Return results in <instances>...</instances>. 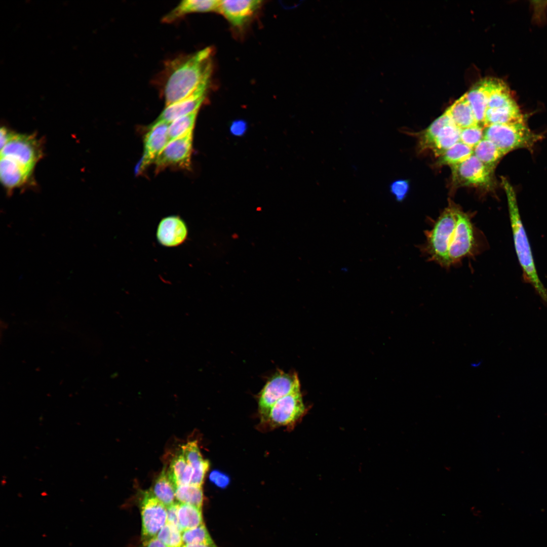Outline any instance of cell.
I'll list each match as a JSON object with an SVG mask.
<instances>
[{"label": "cell", "instance_id": "5", "mask_svg": "<svg viewBox=\"0 0 547 547\" xmlns=\"http://www.w3.org/2000/svg\"><path fill=\"white\" fill-rule=\"evenodd\" d=\"M300 390V381L296 373L279 371L274 374L259 394L258 410L261 420L267 421L271 408L279 399Z\"/></svg>", "mask_w": 547, "mask_h": 547}, {"label": "cell", "instance_id": "7", "mask_svg": "<svg viewBox=\"0 0 547 547\" xmlns=\"http://www.w3.org/2000/svg\"><path fill=\"white\" fill-rule=\"evenodd\" d=\"M142 521L141 541L157 536L167 522V508L153 494L151 490L142 494L140 502Z\"/></svg>", "mask_w": 547, "mask_h": 547}, {"label": "cell", "instance_id": "6", "mask_svg": "<svg viewBox=\"0 0 547 547\" xmlns=\"http://www.w3.org/2000/svg\"><path fill=\"white\" fill-rule=\"evenodd\" d=\"M41 155L36 138L27 135L14 134L1 149V157L9 159L31 172Z\"/></svg>", "mask_w": 547, "mask_h": 547}, {"label": "cell", "instance_id": "38", "mask_svg": "<svg viewBox=\"0 0 547 547\" xmlns=\"http://www.w3.org/2000/svg\"><path fill=\"white\" fill-rule=\"evenodd\" d=\"M140 547H169L160 541L157 537L146 541L142 542Z\"/></svg>", "mask_w": 547, "mask_h": 547}, {"label": "cell", "instance_id": "1", "mask_svg": "<svg viewBox=\"0 0 547 547\" xmlns=\"http://www.w3.org/2000/svg\"><path fill=\"white\" fill-rule=\"evenodd\" d=\"M420 247L427 259L449 268L473 257L485 245L482 233L469 214L450 204L442 212L429 230Z\"/></svg>", "mask_w": 547, "mask_h": 547}, {"label": "cell", "instance_id": "40", "mask_svg": "<svg viewBox=\"0 0 547 547\" xmlns=\"http://www.w3.org/2000/svg\"><path fill=\"white\" fill-rule=\"evenodd\" d=\"M482 364L481 361H478V362H474L471 364V366L473 368L479 367Z\"/></svg>", "mask_w": 547, "mask_h": 547}, {"label": "cell", "instance_id": "36", "mask_svg": "<svg viewBox=\"0 0 547 547\" xmlns=\"http://www.w3.org/2000/svg\"><path fill=\"white\" fill-rule=\"evenodd\" d=\"M210 479L216 485L223 487L228 483V478L224 475L217 471H213L210 476Z\"/></svg>", "mask_w": 547, "mask_h": 547}, {"label": "cell", "instance_id": "12", "mask_svg": "<svg viewBox=\"0 0 547 547\" xmlns=\"http://www.w3.org/2000/svg\"><path fill=\"white\" fill-rule=\"evenodd\" d=\"M210 78L204 80L190 95L166 106L155 121L170 123L177 119L199 110L204 101Z\"/></svg>", "mask_w": 547, "mask_h": 547}, {"label": "cell", "instance_id": "4", "mask_svg": "<svg viewBox=\"0 0 547 547\" xmlns=\"http://www.w3.org/2000/svg\"><path fill=\"white\" fill-rule=\"evenodd\" d=\"M484 138L492 142L505 154L518 148L531 149L542 138L524 122L491 125L483 128Z\"/></svg>", "mask_w": 547, "mask_h": 547}, {"label": "cell", "instance_id": "11", "mask_svg": "<svg viewBox=\"0 0 547 547\" xmlns=\"http://www.w3.org/2000/svg\"><path fill=\"white\" fill-rule=\"evenodd\" d=\"M170 123L155 121L144 138L143 154L137 166L136 171L141 172L153 163L168 143V131Z\"/></svg>", "mask_w": 547, "mask_h": 547}, {"label": "cell", "instance_id": "24", "mask_svg": "<svg viewBox=\"0 0 547 547\" xmlns=\"http://www.w3.org/2000/svg\"><path fill=\"white\" fill-rule=\"evenodd\" d=\"M202 510L192 505L179 503L177 517L181 532L194 528L204 523Z\"/></svg>", "mask_w": 547, "mask_h": 547}, {"label": "cell", "instance_id": "9", "mask_svg": "<svg viewBox=\"0 0 547 547\" xmlns=\"http://www.w3.org/2000/svg\"><path fill=\"white\" fill-rule=\"evenodd\" d=\"M453 181L460 185L489 187L493 170L473 154L463 162L451 167Z\"/></svg>", "mask_w": 547, "mask_h": 547}, {"label": "cell", "instance_id": "28", "mask_svg": "<svg viewBox=\"0 0 547 547\" xmlns=\"http://www.w3.org/2000/svg\"><path fill=\"white\" fill-rule=\"evenodd\" d=\"M175 496L180 503L192 505L202 510L204 495L202 486L190 484L178 486Z\"/></svg>", "mask_w": 547, "mask_h": 547}, {"label": "cell", "instance_id": "32", "mask_svg": "<svg viewBox=\"0 0 547 547\" xmlns=\"http://www.w3.org/2000/svg\"><path fill=\"white\" fill-rule=\"evenodd\" d=\"M483 138V128L480 125L460 130V141L473 149Z\"/></svg>", "mask_w": 547, "mask_h": 547}, {"label": "cell", "instance_id": "30", "mask_svg": "<svg viewBox=\"0 0 547 547\" xmlns=\"http://www.w3.org/2000/svg\"><path fill=\"white\" fill-rule=\"evenodd\" d=\"M182 538L183 544H202L217 547L204 523L182 532Z\"/></svg>", "mask_w": 547, "mask_h": 547}, {"label": "cell", "instance_id": "22", "mask_svg": "<svg viewBox=\"0 0 547 547\" xmlns=\"http://www.w3.org/2000/svg\"><path fill=\"white\" fill-rule=\"evenodd\" d=\"M167 473L169 477L177 487L179 485L190 484L193 470L181 453L172 459Z\"/></svg>", "mask_w": 547, "mask_h": 547}, {"label": "cell", "instance_id": "19", "mask_svg": "<svg viewBox=\"0 0 547 547\" xmlns=\"http://www.w3.org/2000/svg\"><path fill=\"white\" fill-rule=\"evenodd\" d=\"M31 173L11 160L1 157V180L6 187L13 188L21 185L27 180Z\"/></svg>", "mask_w": 547, "mask_h": 547}, {"label": "cell", "instance_id": "39", "mask_svg": "<svg viewBox=\"0 0 547 547\" xmlns=\"http://www.w3.org/2000/svg\"><path fill=\"white\" fill-rule=\"evenodd\" d=\"M182 547H213L210 545L202 544H183Z\"/></svg>", "mask_w": 547, "mask_h": 547}, {"label": "cell", "instance_id": "20", "mask_svg": "<svg viewBox=\"0 0 547 547\" xmlns=\"http://www.w3.org/2000/svg\"><path fill=\"white\" fill-rule=\"evenodd\" d=\"M488 79L479 82L468 92L467 98L478 124L484 126L487 108Z\"/></svg>", "mask_w": 547, "mask_h": 547}, {"label": "cell", "instance_id": "16", "mask_svg": "<svg viewBox=\"0 0 547 547\" xmlns=\"http://www.w3.org/2000/svg\"><path fill=\"white\" fill-rule=\"evenodd\" d=\"M524 122L522 114L516 101H513L504 105L495 107L487 108L484 124V127L495 124H505Z\"/></svg>", "mask_w": 547, "mask_h": 547}, {"label": "cell", "instance_id": "31", "mask_svg": "<svg viewBox=\"0 0 547 547\" xmlns=\"http://www.w3.org/2000/svg\"><path fill=\"white\" fill-rule=\"evenodd\" d=\"M169 547H182V532L176 526L167 522L156 536Z\"/></svg>", "mask_w": 547, "mask_h": 547}, {"label": "cell", "instance_id": "23", "mask_svg": "<svg viewBox=\"0 0 547 547\" xmlns=\"http://www.w3.org/2000/svg\"><path fill=\"white\" fill-rule=\"evenodd\" d=\"M460 130L453 123L443 127L436 138L432 149L435 154L439 157L459 142Z\"/></svg>", "mask_w": 547, "mask_h": 547}, {"label": "cell", "instance_id": "27", "mask_svg": "<svg viewBox=\"0 0 547 547\" xmlns=\"http://www.w3.org/2000/svg\"><path fill=\"white\" fill-rule=\"evenodd\" d=\"M473 153V149L459 141L439 156V163L451 167L463 162Z\"/></svg>", "mask_w": 547, "mask_h": 547}, {"label": "cell", "instance_id": "34", "mask_svg": "<svg viewBox=\"0 0 547 547\" xmlns=\"http://www.w3.org/2000/svg\"><path fill=\"white\" fill-rule=\"evenodd\" d=\"M229 129L232 135L235 136H242L247 131V124L243 120H235L231 123Z\"/></svg>", "mask_w": 547, "mask_h": 547}, {"label": "cell", "instance_id": "3", "mask_svg": "<svg viewBox=\"0 0 547 547\" xmlns=\"http://www.w3.org/2000/svg\"><path fill=\"white\" fill-rule=\"evenodd\" d=\"M501 183L505 192L514 243L517 256L523 271L524 280L530 284L547 306V289L540 281L535 265L530 244L520 217L515 191L504 177Z\"/></svg>", "mask_w": 547, "mask_h": 547}, {"label": "cell", "instance_id": "37", "mask_svg": "<svg viewBox=\"0 0 547 547\" xmlns=\"http://www.w3.org/2000/svg\"><path fill=\"white\" fill-rule=\"evenodd\" d=\"M14 133L10 132L5 127H2L1 129L0 135H1V149L7 144L8 141L11 138Z\"/></svg>", "mask_w": 547, "mask_h": 547}, {"label": "cell", "instance_id": "10", "mask_svg": "<svg viewBox=\"0 0 547 547\" xmlns=\"http://www.w3.org/2000/svg\"><path fill=\"white\" fill-rule=\"evenodd\" d=\"M192 143V132L168 142L155 162L157 168L189 169Z\"/></svg>", "mask_w": 547, "mask_h": 547}, {"label": "cell", "instance_id": "13", "mask_svg": "<svg viewBox=\"0 0 547 547\" xmlns=\"http://www.w3.org/2000/svg\"><path fill=\"white\" fill-rule=\"evenodd\" d=\"M261 1H219L217 12L222 14L235 27H242L253 16Z\"/></svg>", "mask_w": 547, "mask_h": 547}, {"label": "cell", "instance_id": "35", "mask_svg": "<svg viewBox=\"0 0 547 547\" xmlns=\"http://www.w3.org/2000/svg\"><path fill=\"white\" fill-rule=\"evenodd\" d=\"M179 502H176L174 504L167 507V522L171 523L179 529V526L178 521L177 517V510L179 505Z\"/></svg>", "mask_w": 547, "mask_h": 547}, {"label": "cell", "instance_id": "15", "mask_svg": "<svg viewBox=\"0 0 547 547\" xmlns=\"http://www.w3.org/2000/svg\"><path fill=\"white\" fill-rule=\"evenodd\" d=\"M181 449L182 454L193 470L190 484L202 486L209 467V461L203 458L197 441L188 442Z\"/></svg>", "mask_w": 547, "mask_h": 547}, {"label": "cell", "instance_id": "26", "mask_svg": "<svg viewBox=\"0 0 547 547\" xmlns=\"http://www.w3.org/2000/svg\"><path fill=\"white\" fill-rule=\"evenodd\" d=\"M453 122L446 111L436 119L420 134L419 140L420 150L423 151L432 149L435 140L441 128Z\"/></svg>", "mask_w": 547, "mask_h": 547}, {"label": "cell", "instance_id": "33", "mask_svg": "<svg viewBox=\"0 0 547 547\" xmlns=\"http://www.w3.org/2000/svg\"><path fill=\"white\" fill-rule=\"evenodd\" d=\"M389 191L397 202H402L407 197L410 189L409 181L406 179H398L389 185Z\"/></svg>", "mask_w": 547, "mask_h": 547}, {"label": "cell", "instance_id": "2", "mask_svg": "<svg viewBox=\"0 0 547 547\" xmlns=\"http://www.w3.org/2000/svg\"><path fill=\"white\" fill-rule=\"evenodd\" d=\"M211 53L206 48L174 61L164 87L166 106L187 97L210 77Z\"/></svg>", "mask_w": 547, "mask_h": 547}, {"label": "cell", "instance_id": "29", "mask_svg": "<svg viewBox=\"0 0 547 547\" xmlns=\"http://www.w3.org/2000/svg\"><path fill=\"white\" fill-rule=\"evenodd\" d=\"M198 111L180 117L170 123L168 131V142L192 132Z\"/></svg>", "mask_w": 547, "mask_h": 547}, {"label": "cell", "instance_id": "14", "mask_svg": "<svg viewBox=\"0 0 547 547\" xmlns=\"http://www.w3.org/2000/svg\"><path fill=\"white\" fill-rule=\"evenodd\" d=\"M187 229L185 223L179 217L171 216L160 222L157 236L160 243L167 247H175L186 240Z\"/></svg>", "mask_w": 547, "mask_h": 547}, {"label": "cell", "instance_id": "18", "mask_svg": "<svg viewBox=\"0 0 547 547\" xmlns=\"http://www.w3.org/2000/svg\"><path fill=\"white\" fill-rule=\"evenodd\" d=\"M456 126L462 129L479 125L469 103L466 93L446 111Z\"/></svg>", "mask_w": 547, "mask_h": 547}, {"label": "cell", "instance_id": "17", "mask_svg": "<svg viewBox=\"0 0 547 547\" xmlns=\"http://www.w3.org/2000/svg\"><path fill=\"white\" fill-rule=\"evenodd\" d=\"M219 1L184 0L163 19L165 22H171L185 15L192 13L217 12Z\"/></svg>", "mask_w": 547, "mask_h": 547}, {"label": "cell", "instance_id": "8", "mask_svg": "<svg viewBox=\"0 0 547 547\" xmlns=\"http://www.w3.org/2000/svg\"><path fill=\"white\" fill-rule=\"evenodd\" d=\"M305 410L300 390L293 392L282 397L274 404L267 421L275 427L290 426L304 415Z\"/></svg>", "mask_w": 547, "mask_h": 547}, {"label": "cell", "instance_id": "21", "mask_svg": "<svg viewBox=\"0 0 547 547\" xmlns=\"http://www.w3.org/2000/svg\"><path fill=\"white\" fill-rule=\"evenodd\" d=\"M176 486L163 469L155 480L152 490L154 496L167 508L177 502L176 496Z\"/></svg>", "mask_w": 547, "mask_h": 547}, {"label": "cell", "instance_id": "25", "mask_svg": "<svg viewBox=\"0 0 547 547\" xmlns=\"http://www.w3.org/2000/svg\"><path fill=\"white\" fill-rule=\"evenodd\" d=\"M473 154L486 166L493 170L505 154L490 141L483 138L473 149Z\"/></svg>", "mask_w": 547, "mask_h": 547}]
</instances>
